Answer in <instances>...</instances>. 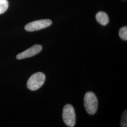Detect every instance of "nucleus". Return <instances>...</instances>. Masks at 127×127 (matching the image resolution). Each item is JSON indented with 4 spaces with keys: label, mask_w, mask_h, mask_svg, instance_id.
<instances>
[{
    "label": "nucleus",
    "mask_w": 127,
    "mask_h": 127,
    "mask_svg": "<svg viewBox=\"0 0 127 127\" xmlns=\"http://www.w3.org/2000/svg\"><path fill=\"white\" fill-rule=\"evenodd\" d=\"M42 49V47L41 45L36 44L32 46L27 50L17 55L16 58L18 59H22L31 58L41 52Z\"/></svg>",
    "instance_id": "nucleus-5"
},
{
    "label": "nucleus",
    "mask_w": 127,
    "mask_h": 127,
    "mask_svg": "<svg viewBox=\"0 0 127 127\" xmlns=\"http://www.w3.org/2000/svg\"><path fill=\"white\" fill-rule=\"evenodd\" d=\"M51 24L52 21L50 19H41L27 24L25 29L28 32H33L49 27Z\"/></svg>",
    "instance_id": "nucleus-4"
},
{
    "label": "nucleus",
    "mask_w": 127,
    "mask_h": 127,
    "mask_svg": "<svg viewBox=\"0 0 127 127\" xmlns=\"http://www.w3.org/2000/svg\"><path fill=\"white\" fill-rule=\"evenodd\" d=\"M119 36L124 41L127 40V27L126 26L122 27L119 31Z\"/></svg>",
    "instance_id": "nucleus-8"
},
{
    "label": "nucleus",
    "mask_w": 127,
    "mask_h": 127,
    "mask_svg": "<svg viewBox=\"0 0 127 127\" xmlns=\"http://www.w3.org/2000/svg\"><path fill=\"white\" fill-rule=\"evenodd\" d=\"M45 79V75L43 73H35L28 80L27 84V88L30 91H36L43 85Z\"/></svg>",
    "instance_id": "nucleus-2"
},
{
    "label": "nucleus",
    "mask_w": 127,
    "mask_h": 127,
    "mask_svg": "<svg viewBox=\"0 0 127 127\" xmlns=\"http://www.w3.org/2000/svg\"><path fill=\"white\" fill-rule=\"evenodd\" d=\"M62 117L66 125L69 127L74 126L76 123V115L72 105L67 104L64 105L63 109Z\"/></svg>",
    "instance_id": "nucleus-3"
},
{
    "label": "nucleus",
    "mask_w": 127,
    "mask_h": 127,
    "mask_svg": "<svg viewBox=\"0 0 127 127\" xmlns=\"http://www.w3.org/2000/svg\"><path fill=\"white\" fill-rule=\"evenodd\" d=\"M9 7L8 0H0V14L4 13Z\"/></svg>",
    "instance_id": "nucleus-7"
},
{
    "label": "nucleus",
    "mask_w": 127,
    "mask_h": 127,
    "mask_svg": "<svg viewBox=\"0 0 127 127\" xmlns=\"http://www.w3.org/2000/svg\"><path fill=\"white\" fill-rule=\"evenodd\" d=\"M127 110L124 111L122 116V119L121 121V127H127Z\"/></svg>",
    "instance_id": "nucleus-9"
},
{
    "label": "nucleus",
    "mask_w": 127,
    "mask_h": 127,
    "mask_svg": "<svg viewBox=\"0 0 127 127\" xmlns=\"http://www.w3.org/2000/svg\"><path fill=\"white\" fill-rule=\"evenodd\" d=\"M95 18L97 21L103 26H106L109 23V17L107 14L103 11H100L96 14Z\"/></svg>",
    "instance_id": "nucleus-6"
},
{
    "label": "nucleus",
    "mask_w": 127,
    "mask_h": 127,
    "mask_svg": "<svg viewBox=\"0 0 127 127\" xmlns=\"http://www.w3.org/2000/svg\"><path fill=\"white\" fill-rule=\"evenodd\" d=\"M83 101L87 112L90 115L95 114L98 107V100L95 94L91 91L87 92L84 95Z\"/></svg>",
    "instance_id": "nucleus-1"
}]
</instances>
